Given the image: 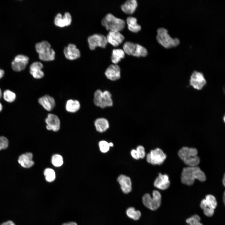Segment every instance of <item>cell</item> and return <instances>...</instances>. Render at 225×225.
I'll list each match as a JSON object with an SVG mask.
<instances>
[{
  "instance_id": "obj_1",
  "label": "cell",
  "mask_w": 225,
  "mask_h": 225,
  "mask_svg": "<svg viewBox=\"0 0 225 225\" xmlns=\"http://www.w3.org/2000/svg\"><path fill=\"white\" fill-rule=\"evenodd\" d=\"M195 179L202 182L206 180L205 174L199 167L188 166L183 169L181 175V181L182 183L190 186L193 184Z\"/></svg>"
},
{
  "instance_id": "obj_2",
  "label": "cell",
  "mask_w": 225,
  "mask_h": 225,
  "mask_svg": "<svg viewBox=\"0 0 225 225\" xmlns=\"http://www.w3.org/2000/svg\"><path fill=\"white\" fill-rule=\"evenodd\" d=\"M198 152L194 148L183 147L178 151L179 157L188 166H197L200 162L199 158L198 156Z\"/></svg>"
},
{
  "instance_id": "obj_3",
  "label": "cell",
  "mask_w": 225,
  "mask_h": 225,
  "mask_svg": "<svg viewBox=\"0 0 225 225\" xmlns=\"http://www.w3.org/2000/svg\"><path fill=\"white\" fill-rule=\"evenodd\" d=\"M102 25L110 31L119 32L124 28L125 22L110 13L107 14L101 21Z\"/></svg>"
},
{
  "instance_id": "obj_4",
  "label": "cell",
  "mask_w": 225,
  "mask_h": 225,
  "mask_svg": "<svg viewBox=\"0 0 225 225\" xmlns=\"http://www.w3.org/2000/svg\"><path fill=\"white\" fill-rule=\"evenodd\" d=\"M156 39L158 42L164 47L168 48L175 47L180 43L177 38H173L168 33V30L163 28H160L157 30Z\"/></svg>"
},
{
  "instance_id": "obj_5",
  "label": "cell",
  "mask_w": 225,
  "mask_h": 225,
  "mask_svg": "<svg viewBox=\"0 0 225 225\" xmlns=\"http://www.w3.org/2000/svg\"><path fill=\"white\" fill-rule=\"evenodd\" d=\"M112 94L108 90L102 92L99 89L97 90L94 93L93 102L97 107L102 108L113 105V102Z\"/></svg>"
},
{
  "instance_id": "obj_6",
  "label": "cell",
  "mask_w": 225,
  "mask_h": 225,
  "mask_svg": "<svg viewBox=\"0 0 225 225\" xmlns=\"http://www.w3.org/2000/svg\"><path fill=\"white\" fill-rule=\"evenodd\" d=\"M152 197L148 193L145 194L142 198L143 204L146 207L152 210H156L160 206L161 203V195L157 190L152 192Z\"/></svg>"
},
{
  "instance_id": "obj_7",
  "label": "cell",
  "mask_w": 225,
  "mask_h": 225,
  "mask_svg": "<svg viewBox=\"0 0 225 225\" xmlns=\"http://www.w3.org/2000/svg\"><path fill=\"white\" fill-rule=\"evenodd\" d=\"M124 52L129 55L137 57H145L148 54L145 48L137 43L130 42H125L123 45Z\"/></svg>"
},
{
  "instance_id": "obj_8",
  "label": "cell",
  "mask_w": 225,
  "mask_h": 225,
  "mask_svg": "<svg viewBox=\"0 0 225 225\" xmlns=\"http://www.w3.org/2000/svg\"><path fill=\"white\" fill-rule=\"evenodd\" d=\"M207 83V80L202 72L195 70L191 74L189 83L194 89L198 90H201Z\"/></svg>"
},
{
  "instance_id": "obj_9",
  "label": "cell",
  "mask_w": 225,
  "mask_h": 225,
  "mask_svg": "<svg viewBox=\"0 0 225 225\" xmlns=\"http://www.w3.org/2000/svg\"><path fill=\"white\" fill-rule=\"evenodd\" d=\"M167 157L166 154L159 148L151 150L146 156L147 162L152 165H160L162 164Z\"/></svg>"
},
{
  "instance_id": "obj_10",
  "label": "cell",
  "mask_w": 225,
  "mask_h": 225,
  "mask_svg": "<svg viewBox=\"0 0 225 225\" xmlns=\"http://www.w3.org/2000/svg\"><path fill=\"white\" fill-rule=\"evenodd\" d=\"M88 41L89 48L91 50H94L97 47L104 48L108 42L106 38L100 34H95L90 36Z\"/></svg>"
},
{
  "instance_id": "obj_11",
  "label": "cell",
  "mask_w": 225,
  "mask_h": 225,
  "mask_svg": "<svg viewBox=\"0 0 225 225\" xmlns=\"http://www.w3.org/2000/svg\"><path fill=\"white\" fill-rule=\"evenodd\" d=\"M46 128L54 132L58 131L60 128V122L58 116L52 113H49L45 120Z\"/></svg>"
},
{
  "instance_id": "obj_12",
  "label": "cell",
  "mask_w": 225,
  "mask_h": 225,
  "mask_svg": "<svg viewBox=\"0 0 225 225\" xmlns=\"http://www.w3.org/2000/svg\"><path fill=\"white\" fill-rule=\"evenodd\" d=\"M105 74L106 78L111 81L117 80L121 77L120 68L117 64H111L106 69Z\"/></svg>"
},
{
  "instance_id": "obj_13",
  "label": "cell",
  "mask_w": 225,
  "mask_h": 225,
  "mask_svg": "<svg viewBox=\"0 0 225 225\" xmlns=\"http://www.w3.org/2000/svg\"><path fill=\"white\" fill-rule=\"evenodd\" d=\"M66 58L70 60H74L79 58L80 56L79 50L75 45L70 43L63 50Z\"/></svg>"
},
{
  "instance_id": "obj_14",
  "label": "cell",
  "mask_w": 225,
  "mask_h": 225,
  "mask_svg": "<svg viewBox=\"0 0 225 225\" xmlns=\"http://www.w3.org/2000/svg\"><path fill=\"white\" fill-rule=\"evenodd\" d=\"M170 183L169 177L167 175L162 174L159 173L158 176L154 181V185L158 189L165 190L168 188Z\"/></svg>"
},
{
  "instance_id": "obj_15",
  "label": "cell",
  "mask_w": 225,
  "mask_h": 225,
  "mask_svg": "<svg viewBox=\"0 0 225 225\" xmlns=\"http://www.w3.org/2000/svg\"><path fill=\"white\" fill-rule=\"evenodd\" d=\"M108 42L114 47H117L124 41V36L119 32H109L106 37Z\"/></svg>"
},
{
  "instance_id": "obj_16",
  "label": "cell",
  "mask_w": 225,
  "mask_h": 225,
  "mask_svg": "<svg viewBox=\"0 0 225 225\" xmlns=\"http://www.w3.org/2000/svg\"><path fill=\"white\" fill-rule=\"evenodd\" d=\"M38 102L45 110L48 111L52 110L55 106L54 99L48 95H46L40 98Z\"/></svg>"
},
{
  "instance_id": "obj_17",
  "label": "cell",
  "mask_w": 225,
  "mask_h": 225,
  "mask_svg": "<svg viewBox=\"0 0 225 225\" xmlns=\"http://www.w3.org/2000/svg\"><path fill=\"white\" fill-rule=\"evenodd\" d=\"M117 181L123 193L128 194L131 192L132 190V182L129 177L124 175H120L118 178Z\"/></svg>"
},
{
  "instance_id": "obj_18",
  "label": "cell",
  "mask_w": 225,
  "mask_h": 225,
  "mask_svg": "<svg viewBox=\"0 0 225 225\" xmlns=\"http://www.w3.org/2000/svg\"><path fill=\"white\" fill-rule=\"evenodd\" d=\"M32 158V154L31 152H27L19 156L18 162L23 168H29L32 167L34 164Z\"/></svg>"
},
{
  "instance_id": "obj_19",
  "label": "cell",
  "mask_w": 225,
  "mask_h": 225,
  "mask_svg": "<svg viewBox=\"0 0 225 225\" xmlns=\"http://www.w3.org/2000/svg\"><path fill=\"white\" fill-rule=\"evenodd\" d=\"M137 6L138 3L136 0H128L122 4L121 8L125 13L132 14L134 12Z\"/></svg>"
},
{
  "instance_id": "obj_20",
  "label": "cell",
  "mask_w": 225,
  "mask_h": 225,
  "mask_svg": "<svg viewBox=\"0 0 225 225\" xmlns=\"http://www.w3.org/2000/svg\"><path fill=\"white\" fill-rule=\"evenodd\" d=\"M94 124L96 130L100 132H105L109 127L108 120L104 118H100L96 119Z\"/></svg>"
},
{
  "instance_id": "obj_21",
  "label": "cell",
  "mask_w": 225,
  "mask_h": 225,
  "mask_svg": "<svg viewBox=\"0 0 225 225\" xmlns=\"http://www.w3.org/2000/svg\"><path fill=\"white\" fill-rule=\"evenodd\" d=\"M80 106V103L78 100L70 99L67 100L66 102L65 108L68 112L75 113L79 110Z\"/></svg>"
},
{
  "instance_id": "obj_22",
  "label": "cell",
  "mask_w": 225,
  "mask_h": 225,
  "mask_svg": "<svg viewBox=\"0 0 225 225\" xmlns=\"http://www.w3.org/2000/svg\"><path fill=\"white\" fill-rule=\"evenodd\" d=\"M137 19L132 17H128L126 19L128 29L133 32H137L141 28V26L137 23Z\"/></svg>"
},
{
  "instance_id": "obj_23",
  "label": "cell",
  "mask_w": 225,
  "mask_h": 225,
  "mask_svg": "<svg viewBox=\"0 0 225 225\" xmlns=\"http://www.w3.org/2000/svg\"><path fill=\"white\" fill-rule=\"evenodd\" d=\"M39 58L44 61H50L55 59V52L51 48L44 52L38 54Z\"/></svg>"
},
{
  "instance_id": "obj_24",
  "label": "cell",
  "mask_w": 225,
  "mask_h": 225,
  "mask_svg": "<svg viewBox=\"0 0 225 225\" xmlns=\"http://www.w3.org/2000/svg\"><path fill=\"white\" fill-rule=\"evenodd\" d=\"M125 57V52L123 50L121 49H113L111 59L112 62L114 64L118 63L121 59Z\"/></svg>"
},
{
  "instance_id": "obj_25",
  "label": "cell",
  "mask_w": 225,
  "mask_h": 225,
  "mask_svg": "<svg viewBox=\"0 0 225 225\" xmlns=\"http://www.w3.org/2000/svg\"><path fill=\"white\" fill-rule=\"evenodd\" d=\"M51 48L50 44L46 41H43L37 43L35 46L36 50L38 54L42 53Z\"/></svg>"
},
{
  "instance_id": "obj_26",
  "label": "cell",
  "mask_w": 225,
  "mask_h": 225,
  "mask_svg": "<svg viewBox=\"0 0 225 225\" xmlns=\"http://www.w3.org/2000/svg\"><path fill=\"white\" fill-rule=\"evenodd\" d=\"M127 215L129 218L134 220H138L141 217V214L139 210H136L133 207H130L126 211Z\"/></svg>"
},
{
  "instance_id": "obj_27",
  "label": "cell",
  "mask_w": 225,
  "mask_h": 225,
  "mask_svg": "<svg viewBox=\"0 0 225 225\" xmlns=\"http://www.w3.org/2000/svg\"><path fill=\"white\" fill-rule=\"evenodd\" d=\"M44 175L46 180L48 182L53 181L56 178L55 173L54 170L51 168H47L44 171Z\"/></svg>"
},
{
  "instance_id": "obj_28",
  "label": "cell",
  "mask_w": 225,
  "mask_h": 225,
  "mask_svg": "<svg viewBox=\"0 0 225 225\" xmlns=\"http://www.w3.org/2000/svg\"><path fill=\"white\" fill-rule=\"evenodd\" d=\"M3 96L4 100L9 102L14 101L16 98L15 93L10 90L7 89L3 92Z\"/></svg>"
},
{
  "instance_id": "obj_29",
  "label": "cell",
  "mask_w": 225,
  "mask_h": 225,
  "mask_svg": "<svg viewBox=\"0 0 225 225\" xmlns=\"http://www.w3.org/2000/svg\"><path fill=\"white\" fill-rule=\"evenodd\" d=\"M207 206L209 208L214 209L216 208L217 205V202L215 197L211 194H208L205 197Z\"/></svg>"
},
{
  "instance_id": "obj_30",
  "label": "cell",
  "mask_w": 225,
  "mask_h": 225,
  "mask_svg": "<svg viewBox=\"0 0 225 225\" xmlns=\"http://www.w3.org/2000/svg\"><path fill=\"white\" fill-rule=\"evenodd\" d=\"M27 65L22 62L14 60H13L11 62V66L12 69L17 72L24 70Z\"/></svg>"
},
{
  "instance_id": "obj_31",
  "label": "cell",
  "mask_w": 225,
  "mask_h": 225,
  "mask_svg": "<svg viewBox=\"0 0 225 225\" xmlns=\"http://www.w3.org/2000/svg\"><path fill=\"white\" fill-rule=\"evenodd\" d=\"M200 217L197 214H195L192 217L187 218L186 222L188 225H203L200 222Z\"/></svg>"
},
{
  "instance_id": "obj_32",
  "label": "cell",
  "mask_w": 225,
  "mask_h": 225,
  "mask_svg": "<svg viewBox=\"0 0 225 225\" xmlns=\"http://www.w3.org/2000/svg\"><path fill=\"white\" fill-rule=\"evenodd\" d=\"M52 164L55 166L59 167L63 163V159L60 155L55 154L52 156L51 159Z\"/></svg>"
},
{
  "instance_id": "obj_33",
  "label": "cell",
  "mask_w": 225,
  "mask_h": 225,
  "mask_svg": "<svg viewBox=\"0 0 225 225\" xmlns=\"http://www.w3.org/2000/svg\"><path fill=\"white\" fill-rule=\"evenodd\" d=\"M54 23L55 25L59 27L62 28L66 26L62 16L60 13L57 14L55 16L54 20Z\"/></svg>"
},
{
  "instance_id": "obj_34",
  "label": "cell",
  "mask_w": 225,
  "mask_h": 225,
  "mask_svg": "<svg viewBox=\"0 0 225 225\" xmlns=\"http://www.w3.org/2000/svg\"><path fill=\"white\" fill-rule=\"evenodd\" d=\"M30 73L36 79H41L44 76V73L41 69H30Z\"/></svg>"
},
{
  "instance_id": "obj_35",
  "label": "cell",
  "mask_w": 225,
  "mask_h": 225,
  "mask_svg": "<svg viewBox=\"0 0 225 225\" xmlns=\"http://www.w3.org/2000/svg\"><path fill=\"white\" fill-rule=\"evenodd\" d=\"M99 146L100 151L103 153L107 152L110 147L109 143L104 140L101 141L99 142Z\"/></svg>"
},
{
  "instance_id": "obj_36",
  "label": "cell",
  "mask_w": 225,
  "mask_h": 225,
  "mask_svg": "<svg viewBox=\"0 0 225 225\" xmlns=\"http://www.w3.org/2000/svg\"><path fill=\"white\" fill-rule=\"evenodd\" d=\"M8 140L6 137L0 136V151L7 148L8 146Z\"/></svg>"
},
{
  "instance_id": "obj_37",
  "label": "cell",
  "mask_w": 225,
  "mask_h": 225,
  "mask_svg": "<svg viewBox=\"0 0 225 225\" xmlns=\"http://www.w3.org/2000/svg\"><path fill=\"white\" fill-rule=\"evenodd\" d=\"M13 60L21 62L27 65L28 63L29 58L27 56L22 54H19L15 56Z\"/></svg>"
},
{
  "instance_id": "obj_38",
  "label": "cell",
  "mask_w": 225,
  "mask_h": 225,
  "mask_svg": "<svg viewBox=\"0 0 225 225\" xmlns=\"http://www.w3.org/2000/svg\"><path fill=\"white\" fill-rule=\"evenodd\" d=\"M64 20L66 26L70 25L72 22V17L70 13L68 12H66L62 16Z\"/></svg>"
},
{
  "instance_id": "obj_39",
  "label": "cell",
  "mask_w": 225,
  "mask_h": 225,
  "mask_svg": "<svg viewBox=\"0 0 225 225\" xmlns=\"http://www.w3.org/2000/svg\"><path fill=\"white\" fill-rule=\"evenodd\" d=\"M43 68L42 64L39 62L32 63L30 67V69H41Z\"/></svg>"
},
{
  "instance_id": "obj_40",
  "label": "cell",
  "mask_w": 225,
  "mask_h": 225,
  "mask_svg": "<svg viewBox=\"0 0 225 225\" xmlns=\"http://www.w3.org/2000/svg\"><path fill=\"white\" fill-rule=\"evenodd\" d=\"M136 150L139 154L140 158H143L146 155L144 147L141 145H139L137 147Z\"/></svg>"
},
{
  "instance_id": "obj_41",
  "label": "cell",
  "mask_w": 225,
  "mask_h": 225,
  "mask_svg": "<svg viewBox=\"0 0 225 225\" xmlns=\"http://www.w3.org/2000/svg\"><path fill=\"white\" fill-rule=\"evenodd\" d=\"M205 215L208 217L212 216L214 212V209L208 207L203 210Z\"/></svg>"
},
{
  "instance_id": "obj_42",
  "label": "cell",
  "mask_w": 225,
  "mask_h": 225,
  "mask_svg": "<svg viewBox=\"0 0 225 225\" xmlns=\"http://www.w3.org/2000/svg\"><path fill=\"white\" fill-rule=\"evenodd\" d=\"M130 153L131 156L134 159L138 160L140 158L139 154L136 149H132Z\"/></svg>"
},
{
  "instance_id": "obj_43",
  "label": "cell",
  "mask_w": 225,
  "mask_h": 225,
  "mask_svg": "<svg viewBox=\"0 0 225 225\" xmlns=\"http://www.w3.org/2000/svg\"><path fill=\"white\" fill-rule=\"evenodd\" d=\"M208 206L205 199L202 200L200 203V207L203 210L208 207Z\"/></svg>"
},
{
  "instance_id": "obj_44",
  "label": "cell",
  "mask_w": 225,
  "mask_h": 225,
  "mask_svg": "<svg viewBox=\"0 0 225 225\" xmlns=\"http://www.w3.org/2000/svg\"><path fill=\"white\" fill-rule=\"evenodd\" d=\"M1 225H16L15 224L11 221H8L4 222L1 224Z\"/></svg>"
},
{
  "instance_id": "obj_45",
  "label": "cell",
  "mask_w": 225,
  "mask_h": 225,
  "mask_svg": "<svg viewBox=\"0 0 225 225\" xmlns=\"http://www.w3.org/2000/svg\"><path fill=\"white\" fill-rule=\"evenodd\" d=\"M62 225H77V224L74 222H69L64 223Z\"/></svg>"
},
{
  "instance_id": "obj_46",
  "label": "cell",
  "mask_w": 225,
  "mask_h": 225,
  "mask_svg": "<svg viewBox=\"0 0 225 225\" xmlns=\"http://www.w3.org/2000/svg\"><path fill=\"white\" fill-rule=\"evenodd\" d=\"M4 74V71L0 69V79L3 76Z\"/></svg>"
},
{
  "instance_id": "obj_47",
  "label": "cell",
  "mask_w": 225,
  "mask_h": 225,
  "mask_svg": "<svg viewBox=\"0 0 225 225\" xmlns=\"http://www.w3.org/2000/svg\"><path fill=\"white\" fill-rule=\"evenodd\" d=\"M222 183L223 184V185L224 186H225V175L223 176V178L222 179Z\"/></svg>"
},
{
  "instance_id": "obj_48",
  "label": "cell",
  "mask_w": 225,
  "mask_h": 225,
  "mask_svg": "<svg viewBox=\"0 0 225 225\" xmlns=\"http://www.w3.org/2000/svg\"><path fill=\"white\" fill-rule=\"evenodd\" d=\"M2 109V104L0 102V112H1Z\"/></svg>"
},
{
  "instance_id": "obj_49",
  "label": "cell",
  "mask_w": 225,
  "mask_h": 225,
  "mask_svg": "<svg viewBox=\"0 0 225 225\" xmlns=\"http://www.w3.org/2000/svg\"><path fill=\"white\" fill-rule=\"evenodd\" d=\"M109 145L110 147H112L113 146V143L112 142H110L109 143Z\"/></svg>"
},
{
  "instance_id": "obj_50",
  "label": "cell",
  "mask_w": 225,
  "mask_h": 225,
  "mask_svg": "<svg viewBox=\"0 0 225 225\" xmlns=\"http://www.w3.org/2000/svg\"><path fill=\"white\" fill-rule=\"evenodd\" d=\"M2 92L1 91V90L0 88V99H1V98H2Z\"/></svg>"
},
{
  "instance_id": "obj_51",
  "label": "cell",
  "mask_w": 225,
  "mask_h": 225,
  "mask_svg": "<svg viewBox=\"0 0 225 225\" xmlns=\"http://www.w3.org/2000/svg\"><path fill=\"white\" fill-rule=\"evenodd\" d=\"M223 197V201L224 203V202H225V199H224V198H225V192L224 193Z\"/></svg>"
}]
</instances>
